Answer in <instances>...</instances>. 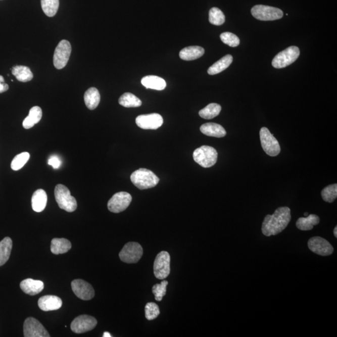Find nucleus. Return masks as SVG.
<instances>
[{
  "label": "nucleus",
  "mask_w": 337,
  "mask_h": 337,
  "mask_svg": "<svg viewBox=\"0 0 337 337\" xmlns=\"http://www.w3.org/2000/svg\"><path fill=\"white\" fill-rule=\"evenodd\" d=\"M24 336L25 337H50L49 332L36 318H26L23 325Z\"/></svg>",
  "instance_id": "nucleus-12"
},
{
  "label": "nucleus",
  "mask_w": 337,
  "mask_h": 337,
  "mask_svg": "<svg viewBox=\"0 0 337 337\" xmlns=\"http://www.w3.org/2000/svg\"><path fill=\"white\" fill-rule=\"evenodd\" d=\"M300 56V50L297 46H290L278 53L272 60V65L275 68L286 67L295 62Z\"/></svg>",
  "instance_id": "nucleus-5"
},
{
  "label": "nucleus",
  "mask_w": 337,
  "mask_h": 337,
  "mask_svg": "<svg viewBox=\"0 0 337 337\" xmlns=\"http://www.w3.org/2000/svg\"><path fill=\"white\" fill-rule=\"evenodd\" d=\"M160 314L159 306L157 304L150 302L145 307V316L149 320H155Z\"/></svg>",
  "instance_id": "nucleus-38"
},
{
  "label": "nucleus",
  "mask_w": 337,
  "mask_h": 337,
  "mask_svg": "<svg viewBox=\"0 0 337 337\" xmlns=\"http://www.w3.org/2000/svg\"><path fill=\"white\" fill-rule=\"evenodd\" d=\"M20 288L28 295L35 296L43 290L44 283L41 280L26 278L21 282Z\"/></svg>",
  "instance_id": "nucleus-18"
},
{
  "label": "nucleus",
  "mask_w": 337,
  "mask_h": 337,
  "mask_svg": "<svg viewBox=\"0 0 337 337\" xmlns=\"http://www.w3.org/2000/svg\"><path fill=\"white\" fill-rule=\"evenodd\" d=\"M168 285V281L163 280L161 283H158L153 286V293L155 296L156 301L160 302L163 300V297L166 295Z\"/></svg>",
  "instance_id": "nucleus-37"
},
{
  "label": "nucleus",
  "mask_w": 337,
  "mask_h": 337,
  "mask_svg": "<svg viewBox=\"0 0 337 337\" xmlns=\"http://www.w3.org/2000/svg\"><path fill=\"white\" fill-rule=\"evenodd\" d=\"M143 249L141 246L137 243H128L124 246L120 253L119 258L127 264L137 263L141 258Z\"/></svg>",
  "instance_id": "nucleus-10"
},
{
  "label": "nucleus",
  "mask_w": 337,
  "mask_h": 337,
  "mask_svg": "<svg viewBox=\"0 0 337 337\" xmlns=\"http://www.w3.org/2000/svg\"><path fill=\"white\" fill-rule=\"evenodd\" d=\"M319 217L315 214H310L306 217H301L296 222V226L301 230H310L315 225L319 224Z\"/></svg>",
  "instance_id": "nucleus-25"
},
{
  "label": "nucleus",
  "mask_w": 337,
  "mask_h": 337,
  "mask_svg": "<svg viewBox=\"0 0 337 337\" xmlns=\"http://www.w3.org/2000/svg\"><path fill=\"white\" fill-rule=\"evenodd\" d=\"M308 247L310 251L321 256H330L333 253V248L325 238L314 237L308 242Z\"/></svg>",
  "instance_id": "nucleus-14"
},
{
  "label": "nucleus",
  "mask_w": 337,
  "mask_h": 337,
  "mask_svg": "<svg viewBox=\"0 0 337 337\" xmlns=\"http://www.w3.org/2000/svg\"><path fill=\"white\" fill-rule=\"evenodd\" d=\"M55 200L60 209L68 212H73L77 209V201L71 195L70 190L63 184H58L55 189Z\"/></svg>",
  "instance_id": "nucleus-3"
},
{
  "label": "nucleus",
  "mask_w": 337,
  "mask_h": 337,
  "mask_svg": "<svg viewBox=\"0 0 337 337\" xmlns=\"http://www.w3.org/2000/svg\"><path fill=\"white\" fill-rule=\"evenodd\" d=\"M205 50L201 46H194L185 47L179 53V57L185 61H192L203 57Z\"/></svg>",
  "instance_id": "nucleus-23"
},
{
  "label": "nucleus",
  "mask_w": 337,
  "mask_h": 337,
  "mask_svg": "<svg viewBox=\"0 0 337 337\" xmlns=\"http://www.w3.org/2000/svg\"><path fill=\"white\" fill-rule=\"evenodd\" d=\"M171 257L166 251H162L156 257L154 263V274L158 279L164 280L168 277L171 269H170Z\"/></svg>",
  "instance_id": "nucleus-9"
},
{
  "label": "nucleus",
  "mask_w": 337,
  "mask_h": 337,
  "mask_svg": "<svg viewBox=\"0 0 337 337\" xmlns=\"http://www.w3.org/2000/svg\"><path fill=\"white\" fill-rule=\"evenodd\" d=\"M47 197L46 192L42 189H38L33 193L31 198L32 209L36 212L44 210L47 204Z\"/></svg>",
  "instance_id": "nucleus-20"
},
{
  "label": "nucleus",
  "mask_w": 337,
  "mask_h": 337,
  "mask_svg": "<svg viewBox=\"0 0 337 337\" xmlns=\"http://www.w3.org/2000/svg\"><path fill=\"white\" fill-rule=\"evenodd\" d=\"M70 42L65 39L61 41L56 47L53 56V64L58 70L65 67L70 59L71 53Z\"/></svg>",
  "instance_id": "nucleus-8"
},
{
  "label": "nucleus",
  "mask_w": 337,
  "mask_h": 337,
  "mask_svg": "<svg viewBox=\"0 0 337 337\" xmlns=\"http://www.w3.org/2000/svg\"><path fill=\"white\" fill-rule=\"evenodd\" d=\"M47 164H49L50 166H52L53 168L57 169L60 168L61 164H62V161L58 158V156H52V157L49 159Z\"/></svg>",
  "instance_id": "nucleus-39"
},
{
  "label": "nucleus",
  "mask_w": 337,
  "mask_h": 337,
  "mask_svg": "<svg viewBox=\"0 0 337 337\" xmlns=\"http://www.w3.org/2000/svg\"><path fill=\"white\" fill-rule=\"evenodd\" d=\"M131 180L132 184L140 190L151 189L159 182V177L153 171L145 168L132 172Z\"/></svg>",
  "instance_id": "nucleus-2"
},
{
  "label": "nucleus",
  "mask_w": 337,
  "mask_h": 337,
  "mask_svg": "<svg viewBox=\"0 0 337 337\" xmlns=\"http://www.w3.org/2000/svg\"><path fill=\"white\" fill-rule=\"evenodd\" d=\"M100 100V92L95 87H90L85 92L84 95V103L89 110H95L99 105Z\"/></svg>",
  "instance_id": "nucleus-21"
},
{
  "label": "nucleus",
  "mask_w": 337,
  "mask_h": 337,
  "mask_svg": "<svg viewBox=\"0 0 337 337\" xmlns=\"http://www.w3.org/2000/svg\"><path fill=\"white\" fill-rule=\"evenodd\" d=\"M119 105L125 108H137L142 105L141 101L131 92H126L119 99Z\"/></svg>",
  "instance_id": "nucleus-30"
},
{
  "label": "nucleus",
  "mask_w": 337,
  "mask_h": 337,
  "mask_svg": "<svg viewBox=\"0 0 337 337\" xmlns=\"http://www.w3.org/2000/svg\"><path fill=\"white\" fill-rule=\"evenodd\" d=\"M42 113L40 107L34 106L30 110L29 115L24 119L23 126L26 129H29L33 127L36 124L40 121L42 118Z\"/></svg>",
  "instance_id": "nucleus-24"
},
{
  "label": "nucleus",
  "mask_w": 337,
  "mask_h": 337,
  "mask_svg": "<svg viewBox=\"0 0 337 337\" xmlns=\"http://www.w3.org/2000/svg\"><path fill=\"white\" fill-rule=\"evenodd\" d=\"M13 75L18 81L23 82L30 81L33 78V74L30 68L25 66H15L12 69Z\"/></svg>",
  "instance_id": "nucleus-28"
},
{
  "label": "nucleus",
  "mask_w": 337,
  "mask_h": 337,
  "mask_svg": "<svg viewBox=\"0 0 337 337\" xmlns=\"http://www.w3.org/2000/svg\"><path fill=\"white\" fill-rule=\"evenodd\" d=\"M304 216L307 217L308 216H309V214H308L307 212H306V213L304 214Z\"/></svg>",
  "instance_id": "nucleus-43"
},
{
  "label": "nucleus",
  "mask_w": 337,
  "mask_h": 337,
  "mask_svg": "<svg viewBox=\"0 0 337 337\" xmlns=\"http://www.w3.org/2000/svg\"><path fill=\"white\" fill-rule=\"evenodd\" d=\"M202 133L206 136L217 138L223 137L226 135V131L221 125L214 123L203 124L200 127Z\"/></svg>",
  "instance_id": "nucleus-19"
},
{
  "label": "nucleus",
  "mask_w": 337,
  "mask_h": 337,
  "mask_svg": "<svg viewBox=\"0 0 337 337\" xmlns=\"http://www.w3.org/2000/svg\"><path fill=\"white\" fill-rule=\"evenodd\" d=\"M30 155L27 152H23L15 156L11 163V168L13 171H19L30 159Z\"/></svg>",
  "instance_id": "nucleus-33"
},
{
  "label": "nucleus",
  "mask_w": 337,
  "mask_h": 337,
  "mask_svg": "<svg viewBox=\"0 0 337 337\" xmlns=\"http://www.w3.org/2000/svg\"><path fill=\"white\" fill-rule=\"evenodd\" d=\"M71 249V244L66 238H55L52 240L51 251L53 254L58 255L68 253Z\"/></svg>",
  "instance_id": "nucleus-27"
},
{
  "label": "nucleus",
  "mask_w": 337,
  "mask_h": 337,
  "mask_svg": "<svg viewBox=\"0 0 337 337\" xmlns=\"http://www.w3.org/2000/svg\"><path fill=\"white\" fill-rule=\"evenodd\" d=\"M251 13L255 18L261 21L279 20L283 16V13L280 9L262 5L254 6L251 10Z\"/></svg>",
  "instance_id": "nucleus-6"
},
{
  "label": "nucleus",
  "mask_w": 337,
  "mask_h": 337,
  "mask_svg": "<svg viewBox=\"0 0 337 337\" xmlns=\"http://www.w3.org/2000/svg\"><path fill=\"white\" fill-rule=\"evenodd\" d=\"M136 123L143 129H157L163 124V118L158 113L149 114L137 116Z\"/></svg>",
  "instance_id": "nucleus-15"
},
{
  "label": "nucleus",
  "mask_w": 337,
  "mask_h": 337,
  "mask_svg": "<svg viewBox=\"0 0 337 337\" xmlns=\"http://www.w3.org/2000/svg\"><path fill=\"white\" fill-rule=\"evenodd\" d=\"M62 304V300L55 296L41 297L38 301L39 309L46 312L60 309Z\"/></svg>",
  "instance_id": "nucleus-17"
},
{
  "label": "nucleus",
  "mask_w": 337,
  "mask_h": 337,
  "mask_svg": "<svg viewBox=\"0 0 337 337\" xmlns=\"http://www.w3.org/2000/svg\"><path fill=\"white\" fill-rule=\"evenodd\" d=\"M233 61L232 55H227L221 58L218 62L215 63L208 69V73L210 75H215V74L221 73L222 71L226 70L229 66L231 65Z\"/></svg>",
  "instance_id": "nucleus-26"
},
{
  "label": "nucleus",
  "mask_w": 337,
  "mask_h": 337,
  "mask_svg": "<svg viewBox=\"0 0 337 337\" xmlns=\"http://www.w3.org/2000/svg\"><path fill=\"white\" fill-rule=\"evenodd\" d=\"M333 233H334V235H335V237L336 238L337 237V227L336 226L335 227V229H334Z\"/></svg>",
  "instance_id": "nucleus-42"
},
{
  "label": "nucleus",
  "mask_w": 337,
  "mask_h": 337,
  "mask_svg": "<svg viewBox=\"0 0 337 337\" xmlns=\"http://www.w3.org/2000/svg\"><path fill=\"white\" fill-rule=\"evenodd\" d=\"M321 195H322L323 201L329 203H333L337 197V184L328 185L322 190Z\"/></svg>",
  "instance_id": "nucleus-35"
},
{
  "label": "nucleus",
  "mask_w": 337,
  "mask_h": 337,
  "mask_svg": "<svg viewBox=\"0 0 337 337\" xmlns=\"http://www.w3.org/2000/svg\"><path fill=\"white\" fill-rule=\"evenodd\" d=\"M42 11L49 17L57 14L60 6V0H41Z\"/></svg>",
  "instance_id": "nucleus-32"
},
{
  "label": "nucleus",
  "mask_w": 337,
  "mask_h": 337,
  "mask_svg": "<svg viewBox=\"0 0 337 337\" xmlns=\"http://www.w3.org/2000/svg\"><path fill=\"white\" fill-rule=\"evenodd\" d=\"M12 248V240L9 237L4 238L0 242V266H2L9 261Z\"/></svg>",
  "instance_id": "nucleus-29"
},
{
  "label": "nucleus",
  "mask_w": 337,
  "mask_h": 337,
  "mask_svg": "<svg viewBox=\"0 0 337 337\" xmlns=\"http://www.w3.org/2000/svg\"><path fill=\"white\" fill-rule=\"evenodd\" d=\"M111 334L109 332H107V331H106V332L103 334V337H111Z\"/></svg>",
  "instance_id": "nucleus-41"
},
{
  "label": "nucleus",
  "mask_w": 337,
  "mask_h": 337,
  "mask_svg": "<svg viewBox=\"0 0 337 337\" xmlns=\"http://www.w3.org/2000/svg\"><path fill=\"white\" fill-rule=\"evenodd\" d=\"M209 20L212 25H222L225 22V15L218 8L214 7L209 11Z\"/></svg>",
  "instance_id": "nucleus-34"
},
{
  "label": "nucleus",
  "mask_w": 337,
  "mask_h": 337,
  "mask_svg": "<svg viewBox=\"0 0 337 337\" xmlns=\"http://www.w3.org/2000/svg\"><path fill=\"white\" fill-rule=\"evenodd\" d=\"M71 288L74 294L83 301H89L94 297V288L91 284L83 280H74L71 282Z\"/></svg>",
  "instance_id": "nucleus-16"
},
{
  "label": "nucleus",
  "mask_w": 337,
  "mask_h": 337,
  "mask_svg": "<svg viewBox=\"0 0 337 337\" xmlns=\"http://www.w3.org/2000/svg\"><path fill=\"white\" fill-rule=\"evenodd\" d=\"M9 89V84L5 83L4 77L0 75V93L7 91Z\"/></svg>",
  "instance_id": "nucleus-40"
},
{
  "label": "nucleus",
  "mask_w": 337,
  "mask_h": 337,
  "mask_svg": "<svg viewBox=\"0 0 337 337\" xmlns=\"http://www.w3.org/2000/svg\"><path fill=\"white\" fill-rule=\"evenodd\" d=\"M220 38L224 44L230 47H237L240 44V39L238 36L230 32H225L222 33Z\"/></svg>",
  "instance_id": "nucleus-36"
},
{
  "label": "nucleus",
  "mask_w": 337,
  "mask_h": 337,
  "mask_svg": "<svg viewBox=\"0 0 337 337\" xmlns=\"http://www.w3.org/2000/svg\"><path fill=\"white\" fill-rule=\"evenodd\" d=\"M132 201V196L126 192H119L115 194L110 200L108 201V208L109 211L113 213L125 211L128 208Z\"/></svg>",
  "instance_id": "nucleus-11"
},
{
  "label": "nucleus",
  "mask_w": 337,
  "mask_h": 337,
  "mask_svg": "<svg viewBox=\"0 0 337 337\" xmlns=\"http://www.w3.org/2000/svg\"><path fill=\"white\" fill-rule=\"evenodd\" d=\"M141 83L147 89L161 91L166 88V83L164 79L157 76H147L142 79Z\"/></svg>",
  "instance_id": "nucleus-22"
},
{
  "label": "nucleus",
  "mask_w": 337,
  "mask_h": 337,
  "mask_svg": "<svg viewBox=\"0 0 337 337\" xmlns=\"http://www.w3.org/2000/svg\"><path fill=\"white\" fill-rule=\"evenodd\" d=\"M260 138L262 148L267 155L272 156H277L280 152L279 142L276 138L270 133L267 127H262L260 131Z\"/></svg>",
  "instance_id": "nucleus-7"
},
{
  "label": "nucleus",
  "mask_w": 337,
  "mask_h": 337,
  "mask_svg": "<svg viewBox=\"0 0 337 337\" xmlns=\"http://www.w3.org/2000/svg\"><path fill=\"white\" fill-rule=\"evenodd\" d=\"M291 220V209L280 207L272 215H267L262 223V232L267 237L276 235L285 229Z\"/></svg>",
  "instance_id": "nucleus-1"
},
{
  "label": "nucleus",
  "mask_w": 337,
  "mask_h": 337,
  "mask_svg": "<svg viewBox=\"0 0 337 337\" xmlns=\"http://www.w3.org/2000/svg\"><path fill=\"white\" fill-rule=\"evenodd\" d=\"M218 153L214 148L203 146L196 149L193 153V158L196 163L204 168H211L216 164Z\"/></svg>",
  "instance_id": "nucleus-4"
},
{
  "label": "nucleus",
  "mask_w": 337,
  "mask_h": 337,
  "mask_svg": "<svg viewBox=\"0 0 337 337\" xmlns=\"http://www.w3.org/2000/svg\"><path fill=\"white\" fill-rule=\"evenodd\" d=\"M221 111V106L217 103H211L203 109L199 115L204 119H211L218 116Z\"/></svg>",
  "instance_id": "nucleus-31"
},
{
  "label": "nucleus",
  "mask_w": 337,
  "mask_h": 337,
  "mask_svg": "<svg viewBox=\"0 0 337 337\" xmlns=\"http://www.w3.org/2000/svg\"><path fill=\"white\" fill-rule=\"evenodd\" d=\"M98 323L93 317L87 315H82L76 317L71 323V328L76 333H83L91 331L94 328Z\"/></svg>",
  "instance_id": "nucleus-13"
}]
</instances>
